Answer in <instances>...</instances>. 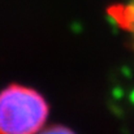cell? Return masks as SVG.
Listing matches in <instances>:
<instances>
[{
	"instance_id": "obj_1",
	"label": "cell",
	"mask_w": 134,
	"mask_h": 134,
	"mask_svg": "<svg viewBox=\"0 0 134 134\" xmlns=\"http://www.w3.org/2000/svg\"><path fill=\"white\" fill-rule=\"evenodd\" d=\"M48 116L49 104L37 89L9 83L0 90V134H38Z\"/></svg>"
},
{
	"instance_id": "obj_2",
	"label": "cell",
	"mask_w": 134,
	"mask_h": 134,
	"mask_svg": "<svg viewBox=\"0 0 134 134\" xmlns=\"http://www.w3.org/2000/svg\"><path fill=\"white\" fill-rule=\"evenodd\" d=\"M108 13L111 18L117 24V26L129 35L134 47V0H128L125 3L111 7Z\"/></svg>"
},
{
	"instance_id": "obj_3",
	"label": "cell",
	"mask_w": 134,
	"mask_h": 134,
	"mask_svg": "<svg viewBox=\"0 0 134 134\" xmlns=\"http://www.w3.org/2000/svg\"><path fill=\"white\" fill-rule=\"evenodd\" d=\"M38 134H76L72 129L63 126V125H52V126H46Z\"/></svg>"
}]
</instances>
